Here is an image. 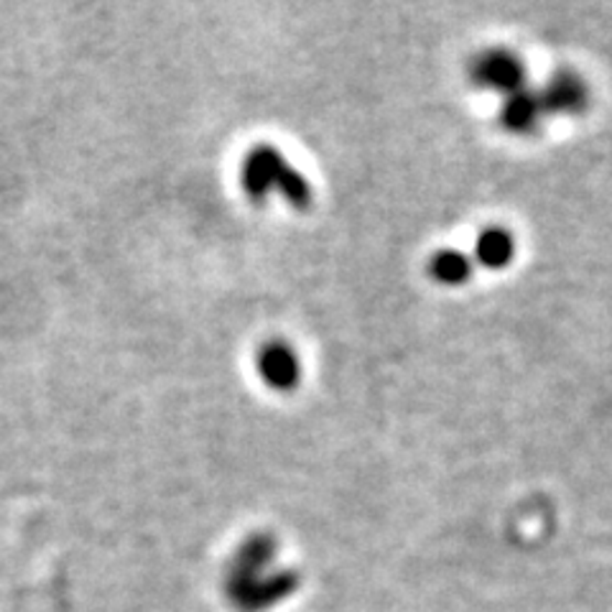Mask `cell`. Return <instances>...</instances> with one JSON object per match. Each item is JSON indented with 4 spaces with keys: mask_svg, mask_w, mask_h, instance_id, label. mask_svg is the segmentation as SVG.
<instances>
[{
    "mask_svg": "<svg viewBox=\"0 0 612 612\" xmlns=\"http://www.w3.org/2000/svg\"><path fill=\"white\" fill-rule=\"evenodd\" d=\"M276 544L268 536H253L240 546L227 569L225 590L245 612L271 608L297 584L293 571L273 569Z\"/></svg>",
    "mask_w": 612,
    "mask_h": 612,
    "instance_id": "1",
    "label": "cell"
},
{
    "mask_svg": "<svg viewBox=\"0 0 612 612\" xmlns=\"http://www.w3.org/2000/svg\"><path fill=\"white\" fill-rule=\"evenodd\" d=\"M240 186L250 200H266L268 194H281L297 210L312 204V186L297 169L271 146H256L240 167Z\"/></svg>",
    "mask_w": 612,
    "mask_h": 612,
    "instance_id": "2",
    "label": "cell"
},
{
    "mask_svg": "<svg viewBox=\"0 0 612 612\" xmlns=\"http://www.w3.org/2000/svg\"><path fill=\"white\" fill-rule=\"evenodd\" d=\"M470 79L477 87L513 95L518 93L520 82H524V67H520V62L513 54L503 52V49H493V52H483L472 60Z\"/></svg>",
    "mask_w": 612,
    "mask_h": 612,
    "instance_id": "3",
    "label": "cell"
},
{
    "mask_svg": "<svg viewBox=\"0 0 612 612\" xmlns=\"http://www.w3.org/2000/svg\"><path fill=\"white\" fill-rule=\"evenodd\" d=\"M256 367H258L260 380L273 390L297 388V383L301 378V365L297 353H293L291 345H286L281 340L266 342V345L258 350Z\"/></svg>",
    "mask_w": 612,
    "mask_h": 612,
    "instance_id": "4",
    "label": "cell"
},
{
    "mask_svg": "<svg viewBox=\"0 0 612 612\" xmlns=\"http://www.w3.org/2000/svg\"><path fill=\"white\" fill-rule=\"evenodd\" d=\"M541 100L534 95L524 93V89H518V93H513L505 97L503 103V110H501V120L503 126L513 130V133H526L536 126L538 120V112H541Z\"/></svg>",
    "mask_w": 612,
    "mask_h": 612,
    "instance_id": "5",
    "label": "cell"
},
{
    "mask_svg": "<svg viewBox=\"0 0 612 612\" xmlns=\"http://www.w3.org/2000/svg\"><path fill=\"white\" fill-rule=\"evenodd\" d=\"M513 253H516L513 235L503 227H487L475 243V258L485 268H505L513 260Z\"/></svg>",
    "mask_w": 612,
    "mask_h": 612,
    "instance_id": "6",
    "label": "cell"
},
{
    "mask_svg": "<svg viewBox=\"0 0 612 612\" xmlns=\"http://www.w3.org/2000/svg\"><path fill=\"white\" fill-rule=\"evenodd\" d=\"M431 279L447 286H460L472 276V260L460 250H439L429 260Z\"/></svg>",
    "mask_w": 612,
    "mask_h": 612,
    "instance_id": "7",
    "label": "cell"
},
{
    "mask_svg": "<svg viewBox=\"0 0 612 612\" xmlns=\"http://www.w3.org/2000/svg\"><path fill=\"white\" fill-rule=\"evenodd\" d=\"M546 103L557 110H571L582 103V89L575 79L569 77H559L554 85L549 87V95H546Z\"/></svg>",
    "mask_w": 612,
    "mask_h": 612,
    "instance_id": "8",
    "label": "cell"
}]
</instances>
